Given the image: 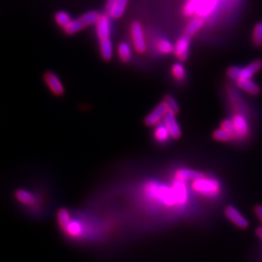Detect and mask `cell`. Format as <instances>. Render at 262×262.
<instances>
[{
  "label": "cell",
  "mask_w": 262,
  "mask_h": 262,
  "mask_svg": "<svg viewBox=\"0 0 262 262\" xmlns=\"http://www.w3.org/2000/svg\"><path fill=\"white\" fill-rule=\"evenodd\" d=\"M221 0H186L182 6V15L188 18L208 19L218 10Z\"/></svg>",
  "instance_id": "6da1fadb"
},
{
  "label": "cell",
  "mask_w": 262,
  "mask_h": 262,
  "mask_svg": "<svg viewBox=\"0 0 262 262\" xmlns=\"http://www.w3.org/2000/svg\"><path fill=\"white\" fill-rule=\"evenodd\" d=\"M262 69V60H255L246 66H230L226 70L227 77L233 80L238 81L241 79H252L255 74Z\"/></svg>",
  "instance_id": "7a4b0ae2"
},
{
  "label": "cell",
  "mask_w": 262,
  "mask_h": 262,
  "mask_svg": "<svg viewBox=\"0 0 262 262\" xmlns=\"http://www.w3.org/2000/svg\"><path fill=\"white\" fill-rule=\"evenodd\" d=\"M130 38L133 50L137 54H145L147 50V42L144 29L140 21H133L130 25Z\"/></svg>",
  "instance_id": "3957f363"
},
{
  "label": "cell",
  "mask_w": 262,
  "mask_h": 262,
  "mask_svg": "<svg viewBox=\"0 0 262 262\" xmlns=\"http://www.w3.org/2000/svg\"><path fill=\"white\" fill-rule=\"evenodd\" d=\"M191 39L192 37L184 34L174 43L173 55L178 61L181 62L188 61L191 49Z\"/></svg>",
  "instance_id": "277c9868"
},
{
  "label": "cell",
  "mask_w": 262,
  "mask_h": 262,
  "mask_svg": "<svg viewBox=\"0 0 262 262\" xmlns=\"http://www.w3.org/2000/svg\"><path fill=\"white\" fill-rule=\"evenodd\" d=\"M129 0H107L105 3V13L114 20L121 18L127 8Z\"/></svg>",
  "instance_id": "5b68a950"
},
{
  "label": "cell",
  "mask_w": 262,
  "mask_h": 262,
  "mask_svg": "<svg viewBox=\"0 0 262 262\" xmlns=\"http://www.w3.org/2000/svg\"><path fill=\"white\" fill-rule=\"evenodd\" d=\"M111 18L106 14H101L97 22L95 23V32L98 41L111 38Z\"/></svg>",
  "instance_id": "8992f818"
},
{
  "label": "cell",
  "mask_w": 262,
  "mask_h": 262,
  "mask_svg": "<svg viewBox=\"0 0 262 262\" xmlns=\"http://www.w3.org/2000/svg\"><path fill=\"white\" fill-rule=\"evenodd\" d=\"M193 189L204 195H216L220 190L218 181L205 178L194 181Z\"/></svg>",
  "instance_id": "52a82bcc"
},
{
  "label": "cell",
  "mask_w": 262,
  "mask_h": 262,
  "mask_svg": "<svg viewBox=\"0 0 262 262\" xmlns=\"http://www.w3.org/2000/svg\"><path fill=\"white\" fill-rule=\"evenodd\" d=\"M43 79L45 84L47 85V87L50 89V91L57 96H61L64 94L65 90H64V86L63 84L61 83L59 76L51 72V71H47L44 76H43Z\"/></svg>",
  "instance_id": "ba28073f"
},
{
  "label": "cell",
  "mask_w": 262,
  "mask_h": 262,
  "mask_svg": "<svg viewBox=\"0 0 262 262\" xmlns=\"http://www.w3.org/2000/svg\"><path fill=\"white\" fill-rule=\"evenodd\" d=\"M167 108L163 102H161L152 111L147 115L144 119V124L146 126H154L160 123L162 119H164L167 114Z\"/></svg>",
  "instance_id": "9c48e42d"
},
{
  "label": "cell",
  "mask_w": 262,
  "mask_h": 262,
  "mask_svg": "<svg viewBox=\"0 0 262 262\" xmlns=\"http://www.w3.org/2000/svg\"><path fill=\"white\" fill-rule=\"evenodd\" d=\"M224 215L232 223H234L239 228L246 229L249 227L248 220L234 206H227L224 210Z\"/></svg>",
  "instance_id": "30bf717a"
},
{
  "label": "cell",
  "mask_w": 262,
  "mask_h": 262,
  "mask_svg": "<svg viewBox=\"0 0 262 262\" xmlns=\"http://www.w3.org/2000/svg\"><path fill=\"white\" fill-rule=\"evenodd\" d=\"M163 121H164V125L166 126L167 130L170 134V137L175 140L180 139L181 136V129L178 121L176 120V115L167 112Z\"/></svg>",
  "instance_id": "8fae6325"
},
{
  "label": "cell",
  "mask_w": 262,
  "mask_h": 262,
  "mask_svg": "<svg viewBox=\"0 0 262 262\" xmlns=\"http://www.w3.org/2000/svg\"><path fill=\"white\" fill-rule=\"evenodd\" d=\"M233 124L236 137L238 138H245L249 133V123L247 119L243 116L242 114H236L233 118Z\"/></svg>",
  "instance_id": "7c38bea8"
},
{
  "label": "cell",
  "mask_w": 262,
  "mask_h": 262,
  "mask_svg": "<svg viewBox=\"0 0 262 262\" xmlns=\"http://www.w3.org/2000/svg\"><path fill=\"white\" fill-rule=\"evenodd\" d=\"M117 55L120 61L123 63H127L132 60L133 51L130 45L127 42H120L117 46Z\"/></svg>",
  "instance_id": "4fadbf2b"
},
{
  "label": "cell",
  "mask_w": 262,
  "mask_h": 262,
  "mask_svg": "<svg viewBox=\"0 0 262 262\" xmlns=\"http://www.w3.org/2000/svg\"><path fill=\"white\" fill-rule=\"evenodd\" d=\"M236 85L239 89L242 91H246L249 94L252 95H257L260 93V88L259 86L252 81V79H241L236 81Z\"/></svg>",
  "instance_id": "5bb4252c"
},
{
  "label": "cell",
  "mask_w": 262,
  "mask_h": 262,
  "mask_svg": "<svg viewBox=\"0 0 262 262\" xmlns=\"http://www.w3.org/2000/svg\"><path fill=\"white\" fill-rule=\"evenodd\" d=\"M204 24H205V20H203L201 18H197V17L192 18V20L189 21V23L185 29V34L190 37H193L195 34H197L198 31L201 30Z\"/></svg>",
  "instance_id": "9a60e30c"
},
{
  "label": "cell",
  "mask_w": 262,
  "mask_h": 262,
  "mask_svg": "<svg viewBox=\"0 0 262 262\" xmlns=\"http://www.w3.org/2000/svg\"><path fill=\"white\" fill-rule=\"evenodd\" d=\"M101 58L105 61H110L114 57V45L112 39L99 41Z\"/></svg>",
  "instance_id": "2e32d148"
},
{
  "label": "cell",
  "mask_w": 262,
  "mask_h": 262,
  "mask_svg": "<svg viewBox=\"0 0 262 262\" xmlns=\"http://www.w3.org/2000/svg\"><path fill=\"white\" fill-rule=\"evenodd\" d=\"M177 178L181 181H196L204 178L201 172L192 170V169H181L177 172Z\"/></svg>",
  "instance_id": "e0dca14e"
},
{
  "label": "cell",
  "mask_w": 262,
  "mask_h": 262,
  "mask_svg": "<svg viewBox=\"0 0 262 262\" xmlns=\"http://www.w3.org/2000/svg\"><path fill=\"white\" fill-rule=\"evenodd\" d=\"M155 50L162 56H169L173 54L174 43L166 38H161L155 42Z\"/></svg>",
  "instance_id": "ac0fdd59"
},
{
  "label": "cell",
  "mask_w": 262,
  "mask_h": 262,
  "mask_svg": "<svg viewBox=\"0 0 262 262\" xmlns=\"http://www.w3.org/2000/svg\"><path fill=\"white\" fill-rule=\"evenodd\" d=\"M57 219H58V222H59V225H60L61 230L67 232L71 224L69 212L65 208H61L57 214Z\"/></svg>",
  "instance_id": "d6986e66"
},
{
  "label": "cell",
  "mask_w": 262,
  "mask_h": 262,
  "mask_svg": "<svg viewBox=\"0 0 262 262\" xmlns=\"http://www.w3.org/2000/svg\"><path fill=\"white\" fill-rule=\"evenodd\" d=\"M100 13L97 12V11H88V12L84 13L79 19L81 20L82 23L84 24V27L87 28V27L95 25V23L97 22V20L100 17Z\"/></svg>",
  "instance_id": "ffe728a7"
},
{
  "label": "cell",
  "mask_w": 262,
  "mask_h": 262,
  "mask_svg": "<svg viewBox=\"0 0 262 262\" xmlns=\"http://www.w3.org/2000/svg\"><path fill=\"white\" fill-rule=\"evenodd\" d=\"M171 75L175 81L182 82L187 77V70L181 61L175 62L171 66Z\"/></svg>",
  "instance_id": "44dd1931"
},
{
  "label": "cell",
  "mask_w": 262,
  "mask_h": 262,
  "mask_svg": "<svg viewBox=\"0 0 262 262\" xmlns=\"http://www.w3.org/2000/svg\"><path fill=\"white\" fill-rule=\"evenodd\" d=\"M85 27L84 24L82 23L81 20L78 18V19H73L71 20L70 22L68 24H66L62 30L64 31L65 34L67 35H73V34H76L78 32H80L82 30H84Z\"/></svg>",
  "instance_id": "7402d4cb"
},
{
  "label": "cell",
  "mask_w": 262,
  "mask_h": 262,
  "mask_svg": "<svg viewBox=\"0 0 262 262\" xmlns=\"http://www.w3.org/2000/svg\"><path fill=\"white\" fill-rule=\"evenodd\" d=\"M162 102L165 104V106L167 108V111L169 113H172L176 116L180 113V106H179L178 102L175 99V97H173L170 94L164 95Z\"/></svg>",
  "instance_id": "603a6c76"
},
{
  "label": "cell",
  "mask_w": 262,
  "mask_h": 262,
  "mask_svg": "<svg viewBox=\"0 0 262 262\" xmlns=\"http://www.w3.org/2000/svg\"><path fill=\"white\" fill-rule=\"evenodd\" d=\"M15 197L17 198L18 201L24 204V205H31L35 202V198L31 192H29L25 190H22V189L16 191Z\"/></svg>",
  "instance_id": "cb8c5ba5"
},
{
  "label": "cell",
  "mask_w": 262,
  "mask_h": 262,
  "mask_svg": "<svg viewBox=\"0 0 262 262\" xmlns=\"http://www.w3.org/2000/svg\"><path fill=\"white\" fill-rule=\"evenodd\" d=\"M252 45L256 48L262 47V21L254 24L252 33Z\"/></svg>",
  "instance_id": "d4e9b609"
},
{
  "label": "cell",
  "mask_w": 262,
  "mask_h": 262,
  "mask_svg": "<svg viewBox=\"0 0 262 262\" xmlns=\"http://www.w3.org/2000/svg\"><path fill=\"white\" fill-rule=\"evenodd\" d=\"M213 138L215 140H217V141L228 142L231 141L232 139H234L236 137L230 131L225 130L223 128H220V129L214 131Z\"/></svg>",
  "instance_id": "484cf974"
},
{
  "label": "cell",
  "mask_w": 262,
  "mask_h": 262,
  "mask_svg": "<svg viewBox=\"0 0 262 262\" xmlns=\"http://www.w3.org/2000/svg\"><path fill=\"white\" fill-rule=\"evenodd\" d=\"M73 20L71 18L70 14H68L65 11H59L55 14V21L59 27L63 29L66 24H68L71 20Z\"/></svg>",
  "instance_id": "4316f807"
},
{
  "label": "cell",
  "mask_w": 262,
  "mask_h": 262,
  "mask_svg": "<svg viewBox=\"0 0 262 262\" xmlns=\"http://www.w3.org/2000/svg\"><path fill=\"white\" fill-rule=\"evenodd\" d=\"M168 136H170V134H169V132L167 130V128H166L165 125L159 126L158 129L154 132V137H155V139H156L158 141H165Z\"/></svg>",
  "instance_id": "83f0119b"
},
{
  "label": "cell",
  "mask_w": 262,
  "mask_h": 262,
  "mask_svg": "<svg viewBox=\"0 0 262 262\" xmlns=\"http://www.w3.org/2000/svg\"><path fill=\"white\" fill-rule=\"evenodd\" d=\"M66 233H69L70 235H78L80 233V227H79V224L75 223V222H71L70 226L68 228V230Z\"/></svg>",
  "instance_id": "f1b7e54d"
},
{
  "label": "cell",
  "mask_w": 262,
  "mask_h": 262,
  "mask_svg": "<svg viewBox=\"0 0 262 262\" xmlns=\"http://www.w3.org/2000/svg\"><path fill=\"white\" fill-rule=\"evenodd\" d=\"M254 212L256 214V216L258 217L259 221L262 223V205H257L255 208H254Z\"/></svg>",
  "instance_id": "f546056e"
},
{
  "label": "cell",
  "mask_w": 262,
  "mask_h": 262,
  "mask_svg": "<svg viewBox=\"0 0 262 262\" xmlns=\"http://www.w3.org/2000/svg\"><path fill=\"white\" fill-rule=\"evenodd\" d=\"M256 234H257V236L260 238V240L262 241V227H258L256 229Z\"/></svg>",
  "instance_id": "4dcf8cb0"
}]
</instances>
